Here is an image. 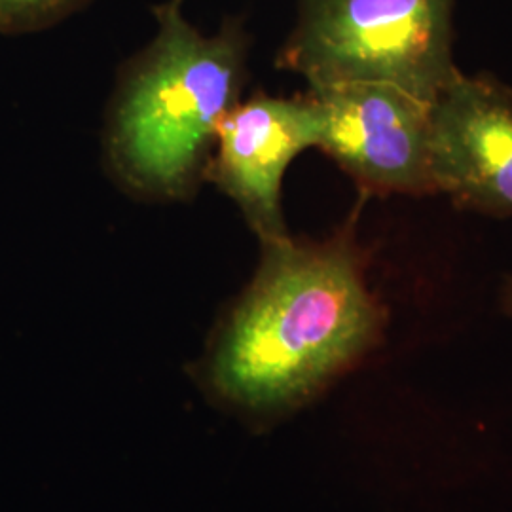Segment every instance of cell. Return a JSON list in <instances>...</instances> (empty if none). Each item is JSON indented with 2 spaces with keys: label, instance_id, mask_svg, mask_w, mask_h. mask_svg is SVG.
<instances>
[{
  "label": "cell",
  "instance_id": "cell-1",
  "mask_svg": "<svg viewBox=\"0 0 512 512\" xmlns=\"http://www.w3.org/2000/svg\"><path fill=\"white\" fill-rule=\"evenodd\" d=\"M384 329L353 236L264 243L251 285L211 344L207 384L251 416L283 418L363 361Z\"/></svg>",
  "mask_w": 512,
  "mask_h": 512
},
{
  "label": "cell",
  "instance_id": "cell-2",
  "mask_svg": "<svg viewBox=\"0 0 512 512\" xmlns=\"http://www.w3.org/2000/svg\"><path fill=\"white\" fill-rule=\"evenodd\" d=\"M184 0L154 6L156 33L112 95L103 152L112 177L150 202L188 200L211 160L222 118L238 105L247 37L236 23L203 35Z\"/></svg>",
  "mask_w": 512,
  "mask_h": 512
},
{
  "label": "cell",
  "instance_id": "cell-3",
  "mask_svg": "<svg viewBox=\"0 0 512 512\" xmlns=\"http://www.w3.org/2000/svg\"><path fill=\"white\" fill-rule=\"evenodd\" d=\"M454 0H302L279 65L311 88L384 82L433 103L459 73Z\"/></svg>",
  "mask_w": 512,
  "mask_h": 512
},
{
  "label": "cell",
  "instance_id": "cell-4",
  "mask_svg": "<svg viewBox=\"0 0 512 512\" xmlns=\"http://www.w3.org/2000/svg\"><path fill=\"white\" fill-rule=\"evenodd\" d=\"M319 145L376 192H435L429 169L431 103L384 82L311 88Z\"/></svg>",
  "mask_w": 512,
  "mask_h": 512
},
{
  "label": "cell",
  "instance_id": "cell-5",
  "mask_svg": "<svg viewBox=\"0 0 512 512\" xmlns=\"http://www.w3.org/2000/svg\"><path fill=\"white\" fill-rule=\"evenodd\" d=\"M317 145L319 114L310 95H256L222 118L205 179L238 205L260 245L291 238L281 183L294 158Z\"/></svg>",
  "mask_w": 512,
  "mask_h": 512
},
{
  "label": "cell",
  "instance_id": "cell-6",
  "mask_svg": "<svg viewBox=\"0 0 512 512\" xmlns=\"http://www.w3.org/2000/svg\"><path fill=\"white\" fill-rule=\"evenodd\" d=\"M429 169L435 192L512 215V95L458 73L431 103Z\"/></svg>",
  "mask_w": 512,
  "mask_h": 512
},
{
  "label": "cell",
  "instance_id": "cell-7",
  "mask_svg": "<svg viewBox=\"0 0 512 512\" xmlns=\"http://www.w3.org/2000/svg\"><path fill=\"white\" fill-rule=\"evenodd\" d=\"M90 0H0V35H31L54 27Z\"/></svg>",
  "mask_w": 512,
  "mask_h": 512
},
{
  "label": "cell",
  "instance_id": "cell-8",
  "mask_svg": "<svg viewBox=\"0 0 512 512\" xmlns=\"http://www.w3.org/2000/svg\"><path fill=\"white\" fill-rule=\"evenodd\" d=\"M505 310L509 311L512 315V279L505 289Z\"/></svg>",
  "mask_w": 512,
  "mask_h": 512
}]
</instances>
